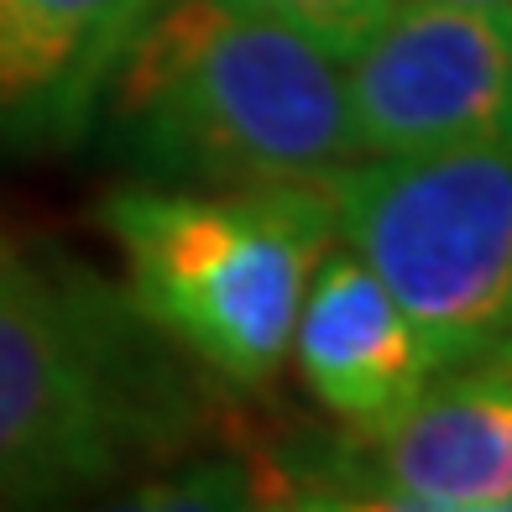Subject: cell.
I'll return each instance as SVG.
<instances>
[{"instance_id":"1","label":"cell","mask_w":512,"mask_h":512,"mask_svg":"<svg viewBox=\"0 0 512 512\" xmlns=\"http://www.w3.org/2000/svg\"><path fill=\"white\" fill-rule=\"evenodd\" d=\"M209 371L89 267L32 256L0 267V502L89 492L209 429Z\"/></svg>"},{"instance_id":"2","label":"cell","mask_w":512,"mask_h":512,"mask_svg":"<svg viewBox=\"0 0 512 512\" xmlns=\"http://www.w3.org/2000/svg\"><path fill=\"white\" fill-rule=\"evenodd\" d=\"M105 95L115 142L152 178L288 183L361 157L335 58L220 0H157Z\"/></svg>"},{"instance_id":"3","label":"cell","mask_w":512,"mask_h":512,"mask_svg":"<svg viewBox=\"0 0 512 512\" xmlns=\"http://www.w3.org/2000/svg\"><path fill=\"white\" fill-rule=\"evenodd\" d=\"M100 225L126 262V298L194 366L236 392L283 377L304 288L335 241L324 178L220 189H115Z\"/></svg>"},{"instance_id":"4","label":"cell","mask_w":512,"mask_h":512,"mask_svg":"<svg viewBox=\"0 0 512 512\" xmlns=\"http://www.w3.org/2000/svg\"><path fill=\"white\" fill-rule=\"evenodd\" d=\"M335 220L413 324L429 366L460 371L512 335V142L345 162Z\"/></svg>"},{"instance_id":"5","label":"cell","mask_w":512,"mask_h":512,"mask_svg":"<svg viewBox=\"0 0 512 512\" xmlns=\"http://www.w3.org/2000/svg\"><path fill=\"white\" fill-rule=\"evenodd\" d=\"M262 507L512 512V377L460 366L377 434H288L251 450Z\"/></svg>"},{"instance_id":"6","label":"cell","mask_w":512,"mask_h":512,"mask_svg":"<svg viewBox=\"0 0 512 512\" xmlns=\"http://www.w3.org/2000/svg\"><path fill=\"white\" fill-rule=\"evenodd\" d=\"M340 79L361 157L492 142L512 100V32L497 11L403 0L371 27Z\"/></svg>"},{"instance_id":"7","label":"cell","mask_w":512,"mask_h":512,"mask_svg":"<svg viewBox=\"0 0 512 512\" xmlns=\"http://www.w3.org/2000/svg\"><path fill=\"white\" fill-rule=\"evenodd\" d=\"M293 361L345 429L377 434L429 387V356L356 251H324L293 324Z\"/></svg>"},{"instance_id":"8","label":"cell","mask_w":512,"mask_h":512,"mask_svg":"<svg viewBox=\"0 0 512 512\" xmlns=\"http://www.w3.org/2000/svg\"><path fill=\"white\" fill-rule=\"evenodd\" d=\"M157 0H0V136L74 142Z\"/></svg>"},{"instance_id":"9","label":"cell","mask_w":512,"mask_h":512,"mask_svg":"<svg viewBox=\"0 0 512 512\" xmlns=\"http://www.w3.org/2000/svg\"><path fill=\"white\" fill-rule=\"evenodd\" d=\"M220 6L241 16H262L272 27H288L330 58H351L398 0H220Z\"/></svg>"},{"instance_id":"10","label":"cell","mask_w":512,"mask_h":512,"mask_svg":"<svg viewBox=\"0 0 512 512\" xmlns=\"http://www.w3.org/2000/svg\"><path fill=\"white\" fill-rule=\"evenodd\" d=\"M471 366H486V371H497V377H512V335H502L492 351H486L481 361H471Z\"/></svg>"},{"instance_id":"11","label":"cell","mask_w":512,"mask_h":512,"mask_svg":"<svg viewBox=\"0 0 512 512\" xmlns=\"http://www.w3.org/2000/svg\"><path fill=\"white\" fill-rule=\"evenodd\" d=\"M429 6H460V11H507L512 0H429Z\"/></svg>"},{"instance_id":"12","label":"cell","mask_w":512,"mask_h":512,"mask_svg":"<svg viewBox=\"0 0 512 512\" xmlns=\"http://www.w3.org/2000/svg\"><path fill=\"white\" fill-rule=\"evenodd\" d=\"M16 251H21V241L11 236V230H6V220H0V267H6L11 256H16Z\"/></svg>"},{"instance_id":"13","label":"cell","mask_w":512,"mask_h":512,"mask_svg":"<svg viewBox=\"0 0 512 512\" xmlns=\"http://www.w3.org/2000/svg\"><path fill=\"white\" fill-rule=\"evenodd\" d=\"M502 136H507V142H512V100H507V126H502Z\"/></svg>"},{"instance_id":"14","label":"cell","mask_w":512,"mask_h":512,"mask_svg":"<svg viewBox=\"0 0 512 512\" xmlns=\"http://www.w3.org/2000/svg\"><path fill=\"white\" fill-rule=\"evenodd\" d=\"M497 16H502V27L512 32V6H507V11H497Z\"/></svg>"}]
</instances>
